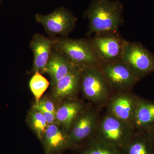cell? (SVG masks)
<instances>
[{
    "label": "cell",
    "instance_id": "obj_1",
    "mask_svg": "<svg viewBox=\"0 0 154 154\" xmlns=\"http://www.w3.org/2000/svg\"><path fill=\"white\" fill-rule=\"evenodd\" d=\"M123 6L118 1L93 0L86 11L88 35L118 32L123 22Z\"/></svg>",
    "mask_w": 154,
    "mask_h": 154
},
{
    "label": "cell",
    "instance_id": "obj_2",
    "mask_svg": "<svg viewBox=\"0 0 154 154\" xmlns=\"http://www.w3.org/2000/svg\"><path fill=\"white\" fill-rule=\"evenodd\" d=\"M135 132L131 126L107 112L99 119L92 137L121 150Z\"/></svg>",
    "mask_w": 154,
    "mask_h": 154
},
{
    "label": "cell",
    "instance_id": "obj_3",
    "mask_svg": "<svg viewBox=\"0 0 154 154\" xmlns=\"http://www.w3.org/2000/svg\"><path fill=\"white\" fill-rule=\"evenodd\" d=\"M54 48L75 67H99L89 40L59 38L54 40Z\"/></svg>",
    "mask_w": 154,
    "mask_h": 154
},
{
    "label": "cell",
    "instance_id": "obj_4",
    "mask_svg": "<svg viewBox=\"0 0 154 154\" xmlns=\"http://www.w3.org/2000/svg\"><path fill=\"white\" fill-rule=\"evenodd\" d=\"M80 85L85 97L96 105L107 103L113 95V92L98 67L83 68Z\"/></svg>",
    "mask_w": 154,
    "mask_h": 154
},
{
    "label": "cell",
    "instance_id": "obj_5",
    "mask_svg": "<svg viewBox=\"0 0 154 154\" xmlns=\"http://www.w3.org/2000/svg\"><path fill=\"white\" fill-rule=\"evenodd\" d=\"M89 41L99 66L121 60L125 40L118 32L96 34Z\"/></svg>",
    "mask_w": 154,
    "mask_h": 154
},
{
    "label": "cell",
    "instance_id": "obj_6",
    "mask_svg": "<svg viewBox=\"0 0 154 154\" xmlns=\"http://www.w3.org/2000/svg\"><path fill=\"white\" fill-rule=\"evenodd\" d=\"M121 60L140 79L154 72V55L139 42L125 40Z\"/></svg>",
    "mask_w": 154,
    "mask_h": 154
},
{
    "label": "cell",
    "instance_id": "obj_7",
    "mask_svg": "<svg viewBox=\"0 0 154 154\" xmlns=\"http://www.w3.org/2000/svg\"><path fill=\"white\" fill-rule=\"evenodd\" d=\"M98 68L113 93L130 91L140 80L121 60L101 65Z\"/></svg>",
    "mask_w": 154,
    "mask_h": 154
},
{
    "label": "cell",
    "instance_id": "obj_8",
    "mask_svg": "<svg viewBox=\"0 0 154 154\" xmlns=\"http://www.w3.org/2000/svg\"><path fill=\"white\" fill-rule=\"evenodd\" d=\"M35 19L42 25L49 34L56 36H66L75 26L77 19L67 9L60 8L47 15L36 14Z\"/></svg>",
    "mask_w": 154,
    "mask_h": 154
},
{
    "label": "cell",
    "instance_id": "obj_9",
    "mask_svg": "<svg viewBox=\"0 0 154 154\" xmlns=\"http://www.w3.org/2000/svg\"><path fill=\"white\" fill-rule=\"evenodd\" d=\"M139 99L130 91L115 93L107 102V112L133 128V121Z\"/></svg>",
    "mask_w": 154,
    "mask_h": 154
},
{
    "label": "cell",
    "instance_id": "obj_10",
    "mask_svg": "<svg viewBox=\"0 0 154 154\" xmlns=\"http://www.w3.org/2000/svg\"><path fill=\"white\" fill-rule=\"evenodd\" d=\"M99 120L96 110H83L74 122L69 132V138L72 144L74 146L92 137Z\"/></svg>",
    "mask_w": 154,
    "mask_h": 154
},
{
    "label": "cell",
    "instance_id": "obj_11",
    "mask_svg": "<svg viewBox=\"0 0 154 154\" xmlns=\"http://www.w3.org/2000/svg\"><path fill=\"white\" fill-rule=\"evenodd\" d=\"M54 40L36 33L30 42V46L33 54V71L44 73L54 48Z\"/></svg>",
    "mask_w": 154,
    "mask_h": 154
},
{
    "label": "cell",
    "instance_id": "obj_12",
    "mask_svg": "<svg viewBox=\"0 0 154 154\" xmlns=\"http://www.w3.org/2000/svg\"><path fill=\"white\" fill-rule=\"evenodd\" d=\"M42 141L46 154L73 146L70 141L68 134L57 123L48 125Z\"/></svg>",
    "mask_w": 154,
    "mask_h": 154
},
{
    "label": "cell",
    "instance_id": "obj_13",
    "mask_svg": "<svg viewBox=\"0 0 154 154\" xmlns=\"http://www.w3.org/2000/svg\"><path fill=\"white\" fill-rule=\"evenodd\" d=\"M75 67L63 55L57 51H52L45 68L44 73L50 77L52 86L66 76Z\"/></svg>",
    "mask_w": 154,
    "mask_h": 154
},
{
    "label": "cell",
    "instance_id": "obj_14",
    "mask_svg": "<svg viewBox=\"0 0 154 154\" xmlns=\"http://www.w3.org/2000/svg\"><path fill=\"white\" fill-rule=\"evenodd\" d=\"M83 68L76 67L53 86L54 96L56 99L62 100L71 97L75 94L80 85L81 73Z\"/></svg>",
    "mask_w": 154,
    "mask_h": 154
},
{
    "label": "cell",
    "instance_id": "obj_15",
    "mask_svg": "<svg viewBox=\"0 0 154 154\" xmlns=\"http://www.w3.org/2000/svg\"><path fill=\"white\" fill-rule=\"evenodd\" d=\"M154 124V102L139 98L132 126L135 131L146 132Z\"/></svg>",
    "mask_w": 154,
    "mask_h": 154
},
{
    "label": "cell",
    "instance_id": "obj_16",
    "mask_svg": "<svg viewBox=\"0 0 154 154\" xmlns=\"http://www.w3.org/2000/svg\"><path fill=\"white\" fill-rule=\"evenodd\" d=\"M84 110L80 102L70 101L64 103L57 109L55 116L58 124L69 134L72 125Z\"/></svg>",
    "mask_w": 154,
    "mask_h": 154
},
{
    "label": "cell",
    "instance_id": "obj_17",
    "mask_svg": "<svg viewBox=\"0 0 154 154\" xmlns=\"http://www.w3.org/2000/svg\"><path fill=\"white\" fill-rule=\"evenodd\" d=\"M121 152L122 154H154V144L146 133L135 131Z\"/></svg>",
    "mask_w": 154,
    "mask_h": 154
},
{
    "label": "cell",
    "instance_id": "obj_18",
    "mask_svg": "<svg viewBox=\"0 0 154 154\" xmlns=\"http://www.w3.org/2000/svg\"><path fill=\"white\" fill-rule=\"evenodd\" d=\"M82 154H122L121 150L100 141L94 137L88 140Z\"/></svg>",
    "mask_w": 154,
    "mask_h": 154
},
{
    "label": "cell",
    "instance_id": "obj_19",
    "mask_svg": "<svg viewBox=\"0 0 154 154\" xmlns=\"http://www.w3.org/2000/svg\"><path fill=\"white\" fill-rule=\"evenodd\" d=\"M49 85L48 80L42 75L41 73L38 72H34L29 82V87L35 98V104H37L39 102Z\"/></svg>",
    "mask_w": 154,
    "mask_h": 154
},
{
    "label": "cell",
    "instance_id": "obj_20",
    "mask_svg": "<svg viewBox=\"0 0 154 154\" xmlns=\"http://www.w3.org/2000/svg\"><path fill=\"white\" fill-rule=\"evenodd\" d=\"M29 120L33 130L38 138L42 141L48 125L44 116L40 111L33 109L29 114Z\"/></svg>",
    "mask_w": 154,
    "mask_h": 154
},
{
    "label": "cell",
    "instance_id": "obj_21",
    "mask_svg": "<svg viewBox=\"0 0 154 154\" xmlns=\"http://www.w3.org/2000/svg\"><path fill=\"white\" fill-rule=\"evenodd\" d=\"M34 110L40 111L44 110L55 114L57 109L53 102L49 99H41L37 104H35L33 107Z\"/></svg>",
    "mask_w": 154,
    "mask_h": 154
},
{
    "label": "cell",
    "instance_id": "obj_22",
    "mask_svg": "<svg viewBox=\"0 0 154 154\" xmlns=\"http://www.w3.org/2000/svg\"><path fill=\"white\" fill-rule=\"evenodd\" d=\"M39 111L44 116L48 125L57 123L56 118L55 114L44 110H40Z\"/></svg>",
    "mask_w": 154,
    "mask_h": 154
},
{
    "label": "cell",
    "instance_id": "obj_23",
    "mask_svg": "<svg viewBox=\"0 0 154 154\" xmlns=\"http://www.w3.org/2000/svg\"><path fill=\"white\" fill-rule=\"evenodd\" d=\"M145 132L148 135L149 137L154 144V124L152 125Z\"/></svg>",
    "mask_w": 154,
    "mask_h": 154
},
{
    "label": "cell",
    "instance_id": "obj_24",
    "mask_svg": "<svg viewBox=\"0 0 154 154\" xmlns=\"http://www.w3.org/2000/svg\"><path fill=\"white\" fill-rule=\"evenodd\" d=\"M2 0H0V4H1V2H2Z\"/></svg>",
    "mask_w": 154,
    "mask_h": 154
}]
</instances>
